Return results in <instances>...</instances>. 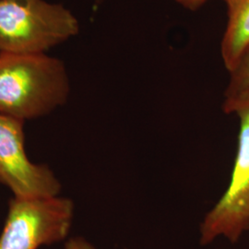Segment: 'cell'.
Returning a JSON list of instances; mask_svg holds the SVG:
<instances>
[{
	"label": "cell",
	"instance_id": "9",
	"mask_svg": "<svg viewBox=\"0 0 249 249\" xmlns=\"http://www.w3.org/2000/svg\"><path fill=\"white\" fill-rule=\"evenodd\" d=\"M183 8L189 10H196L200 9L209 0H175Z\"/></svg>",
	"mask_w": 249,
	"mask_h": 249
},
{
	"label": "cell",
	"instance_id": "5",
	"mask_svg": "<svg viewBox=\"0 0 249 249\" xmlns=\"http://www.w3.org/2000/svg\"><path fill=\"white\" fill-rule=\"evenodd\" d=\"M24 122L0 114V184L17 198L58 196L61 184L51 169L29 160Z\"/></svg>",
	"mask_w": 249,
	"mask_h": 249
},
{
	"label": "cell",
	"instance_id": "2",
	"mask_svg": "<svg viewBox=\"0 0 249 249\" xmlns=\"http://www.w3.org/2000/svg\"><path fill=\"white\" fill-rule=\"evenodd\" d=\"M71 9L46 0H0V53H45L79 35Z\"/></svg>",
	"mask_w": 249,
	"mask_h": 249
},
{
	"label": "cell",
	"instance_id": "3",
	"mask_svg": "<svg viewBox=\"0 0 249 249\" xmlns=\"http://www.w3.org/2000/svg\"><path fill=\"white\" fill-rule=\"evenodd\" d=\"M71 199L17 198L9 211L0 234V249H39L65 240L74 218Z\"/></svg>",
	"mask_w": 249,
	"mask_h": 249
},
{
	"label": "cell",
	"instance_id": "4",
	"mask_svg": "<svg viewBox=\"0 0 249 249\" xmlns=\"http://www.w3.org/2000/svg\"><path fill=\"white\" fill-rule=\"evenodd\" d=\"M234 115L239 118V133L230 182L200 223L201 246L220 237L235 244L249 231V102Z\"/></svg>",
	"mask_w": 249,
	"mask_h": 249
},
{
	"label": "cell",
	"instance_id": "8",
	"mask_svg": "<svg viewBox=\"0 0 249 249\" xmlns=\"http://www.w3.org/2000/svg\"><path fill=\"white\" fill-rule=\"evenodd\" d=\"M64 249H96L83 237H72L66 242Z\"/></svg>",
	"mask_w": 249,
	"mask_h": 249
},
{
	"label": "cell",
	"instance_id": "7",
	"mask_svg": "<svg viewBox=\"0 0 249 249\" xmlns=\"http://www.w3.org/2000/svg\"><path fill=\"white\" fill-rule=\"evenodd\" d=\"M223 94V110L225 114L234 113L249 102V47L231 71Z\"/></svg>",
	"mask_w": 249,
	"mask_h": 249
},
{
	"label": "cell",
	"instance_id": "10",
	"mask_svg": "<svg viewBox=\"0 0 249 249\" xmlns=\"http://www.w3.org/2000/svg\"><path fill=\"white\" fill-rule=\"evenodd\" d=\"M105 1H107V0H94V2H95L96 4H101V3L105 2Z\"/></svg>",
	"mask_w": 249,
	"mask_h": 249
},
{
	"label": "cell",
	"instance_id": "1",
	"mask_svg": "<svg viewBox=\"0 0 249 249\" xmlns=\"http://www.w3.org/2000/svg\"><path fill=\"white\" fill-rule=\"evenodd\" d=\"M71 82L65 63L46 53H0V114L25 122L67 102Z\"/></svg>",
	"mask_w": 249,
	"mask_h": 249
},
{
	"label": "cell",
	"instance_id": "6",
	"mask_svg": "<svg viewBox=\"0 0 249 249\" xmlns=\"http://www.w3.org/2000/svg\"><path fill=\"white\" fill-rule=\"evenodd\" d=\"M227 25L221 43V55L227 71L233 70L249 47V0H223Z\"/></svg>",
	"mask_w": 249,
	"mask_h": 249
}]
</instances>
